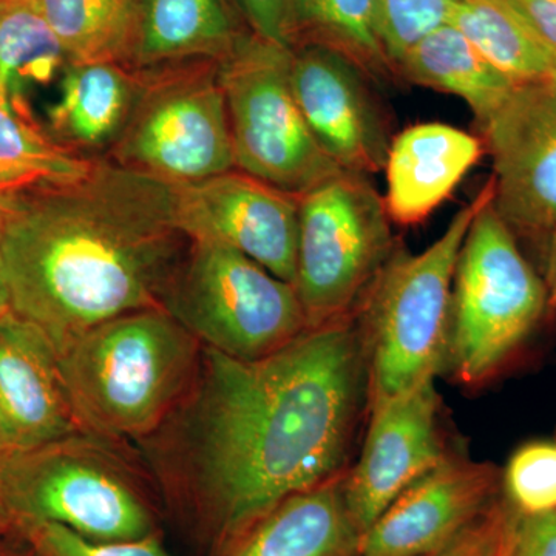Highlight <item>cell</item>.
<instances>
[{
  "label": "cell",
  "mask_w": 556,
  "mask_h": 556,
  "mask_svg": "<svg viewBox=\"0 0 556 556\" xmlns=\"http://www.w3.org/2000/svg\"><path fill=\"white\" fill-rule=\"evenodd\" d=\"M368 413L354 311L257 361L203 346L188 394L138 444L163 492L223 556L281 501L346 475Z\"/></svg>",
  "instance_id": "6da1fadb"
},
{
  "label": "cell",
  "mask_w": 556,
  "mask_h": 556,
  "mask_svg": "<svg viewBox=\"0 0 556 556\" xmlns=\"http://www.w3.org/2000/svg\"><path fill=\"white\" fill-rule=\"evenodd\" d=\"M189 240L177 185L94 159L86 177L21 193L0 240L11 309L56 350L164 294Z\"/></svg>",
  "instance_id": "7a4b0ae2"
},
{
  "label": "cell",
  "mask_w": 556,
  "mask_h": 556,
  "mask_svg": "<svg viewBox=\"0 0 556 556\" xmlns=\"http://www.w3.org/2000/svg\"><path fill=\"white\" fill-rule=\"evenodd\" d=\"M203 345L169 311H134L87 329L58 350L80 426L141 442L164 426L199 371Z\"/></svg>",
  "instance_id": "3957f363"
},
{
  "label": "cell",
  "mask_w": 556,
  "mask_h": 556,
  "mask_svg": "<svg viewBox=\"0 0 556 556\" xmlns=\"http://www.w3.org/2000/svg\"><path fill=\"white\" fill-rule=\"evenodd\" d=\"M126 442L72 434L0 459V511L17 535L39 522L93 541L159 535L148 466Z\"/></svg>",
  "instance_id": "277c9868"
},
{
  "label": "cell",
  "mask_w": 556,
  "mask_h": 556,
  "mask_svg": "<svg viewBox=\"0 0 556 556\" xmlns=\"http://www.w3.org/2000/svg\"><path fill=\"white\" fill-rule=\"evenodd\" d=\"M492 179L420 254L397 244L356 308L368 356L369 407L434 380L447 362L453 281Z\"/></svg>",
  "instance_id": "5b68a950"
},
{
  "label": "cell",
  "mask_w": 556,
  "mask_h": 556,
  "mask_svg": "<svg viewBox=\"0 0 556 556\" xmlns=\"http://www.w3.org/2000/svg\"><path fill=\"white\" fill-rule=\"evenodd\" d=\"M554 309L546 281L490 201L468 230L453 281L447 364L457 382L495 379Z\"/></svg>",
  "instance_id": "8992f818"
},
{
  "label": "cell",
  "mask_w": 556,
  "mask_h": 556,
  "mask_svg": "<svg viewBox=\"0 0 556 556\" xmlns=\"http://www.w3.org/2000/svg\"><path fill=\"white\" fill-rule=\"evenodd\" d=\"M163 308L201 345L241 361L270 356L311 328L294 285L211 241H189Z\"/></svg>",
  "instance_id": "52a82bcc"
},
{
  "label": "cell",
  "mask_w": 556,
  "mask_h": 556,
  "mask_svg": "<svg viewBox=\"0 0 556 556\" xmlns=\"http://www.w3.org/2000/svg\"><path fill=\"white\" fill-rule=\"evenodd\" d=\"M292 50L241 35L219 61L236 169L302 197L342 169L317 144L291 86Z\"/></svg>",
  "instance_id": "ba28073f"
},
{
  "label": "cell",
  "mask_w": 556,
  "mask_h": 556,
  "mask_svg": "<svg viewBox=\"0 0 556 556\" xmlns=\"http://www.w3.org/2000/svg\"><path fill=\"white\" fill-rule=\"evenodd\" d=\"M138 72L137 102L108 159L177 186L236 169L219 61Z\"/></svg>",
  "instance_id": "9c48e42d"
},
{
  "label": "cell",
  "mask_w": 556,
  "mask_h": 556,
  "mask_svg": "<svg viewBox=\"0 0 556 556\" xmlns=\"http://www.w3.org/2000/svg\"><path fill=\"white\" fill-rule=\"evenodd\" d=\"M396 247L369 177L342 172L299 197L294 288L309 327L354 313Z\"/></svg>",
  "instance_id": "30bf717a"
},
{
  "label": "cell",
  "mask_w": 556,
  "mask_h": 556,
  "mask_svg": "<svg viewBox=\"0 0 556 556\" xmlns=\"http://www.w3.org/2000/svg\"><path fill=\"white\" fill-rule=\"evenodd\" d=\"M478 126L492 156V206L546 281L556 308L555 94L546 80L517 84Z\"/></svg>",
  "instance_id": "8fae6325"
},
{
  "label": "cell",
  "mask_w": 556,
  "mask_h": 556,
  "mask_svg": "<svg viewBox=\"0 0 556 556\" xmlns=\"http://www.w3.org/2000/svg\"><path fill=\"white\" fill-rule=\"evenodd\" d=\"M177 223L189 241L237 249L294 285L299 197L232 169L177 186Z\"/></svg>",
  "instance_id": "7c38bea8"
},
{
  "label": "cell",
  "mask_w": 556,
  "mask_h": 556,
  "mask_svg": "<svg viewBox=\"0 0 556 556\" xmlns=\"http://www.w3.org/2000/svg\"><path fill=\"white\" fill-rule=\"evenodd\" d=\"M450 453L434 380L371 405L361 455L343 484L348 508L362 535Z\"/></svg>",
  "instance_id": "4fadbf2b"
},
{
  "label": "cell",
  "mask_w": 556,
  "mask_h": 556,
  "mask_svg": "<svg viewBox=\"0 0 556 556\" xmlns=\"http://www.w3.org/2000/svg\"><path fill=\"white\" fill-rule=\"evenodd\" d=\"M371 84L334 51L292 50V91L311 134L340 169L365 177L383 170L393 141Z\"/></svg>",
  "instance_id": "5bb4252c"
},
{
  "label": "cell",
  "mask_w": 556,
  "mask_h": 556,
  "mask_svg": "<svg viewBox=\"0 0 556 556\" xmlns=\"http://www.w3.org/2000/svg\"><path fill=\"white\" fill-rule=\"evenodd\" d=\"M503 471L452 452L383 511L362 535L358 556H428L503 495Z\"/></svg>",
  "instance_id": "9a60e30c"
},
{
  "label": "cell",
  "mask_w": 556,
  "mask_h": 556,
  "mask_svg": "<svg viewBox=\"0 0 556 556\" xmlns=\"http://www.w3.org/2000/svg\"><path fill=\"white\" fill-rule=\"evenodd\" d=\"M83 431L53 340L11 309L0 317V442L22 452Z\"/></svg>",
  "instance_id": "2e32d148"
},
{
  "label": "cell",
  "mask_w": 556,
  "mask_h": 556,
  "mask_svg": "<svg viewBox=\"0 0 556 556\" xmlns=\"http://www.w3.org/2000/svg\"><path fill=\"white\" fill-rule=\"evenodd\" d=\"M481 138L442 123L416 124L393 138L382 197L388 217L399 226L426 222L484 153Z\"/></svg>",
  "instance_id": "e0dca14e"
},
{
  "label": "cell",
  "mask_w": 556,
  "mask_h": 556,
  "mask_svg": "<svg viewBox=\"0 0 556 556\" xmlns=\"http://www.w3.org/2000/svg\"><path fill=\"white\" fill-rule=\"evenodd\" d=\"M345 475L281 501L223 556H358Z\"/></svg>",
  "instance_id": "ac0fdd59"
},
{
  "label": "cell",
  "mask_w": 556,
  "mask_h": 556,
  "mask_svg": "<svg viewBox=\"0 0 556 556\" xmlns=\"http://www.w3.org/2000/svg\"><path fill=\"white\" fill-rule=\"evenodd\" d=\"M139 87L138 70L116 62H72L61 76L60 100L49 110L51 137L76 152L112 149Z\"/></svg>",
  "instance_id": "d6986e66"
},
{
  "label": "cell",
  "mask_w": 556,
  "mask_h": 556,
  "mask_svg": "<svg viewBox=\"0 0 556 556\" xmlns=\"http://www.w3.org/2000/svg\"><path fill=\"white\" fill-rule=\"evenodd\" d=\"M137 36L130 68L148 70L193 60L223 61L236 30L223 0H135Z\"/></svg>",
  "instance_id": "ffe728a7"
},
{
  "label": "cell",
  "mask_w": 556,
  "mask_h": 556,
  "mask_svg": "<svg viewBox=\"0 0 556 556\" xmlns=\"http://www.w3.org/2000/svg\"><path fill=\"white\" fill-rule=\"evenodd\" d=\"M397 76L416 86L455 94L466 101L478 124L517 87L450 24L416 42L397 62Z\"/></svg>",
  "instance_id": "44dd1931"
},
{
  "label": "cell",
  "mask_w": 556,
  "mask_h": 556,
  "mask_svg": "<svg viewBox=\"0 0 556 556\" xmlns=\"http://www.w3.org/2000/svg\"><path fill=\"white\" fill-rule=\"evenodd\" d=\"M287 42L334 51L378 86L397 76L380 43L376 0H288Z\"/></svg>",
  "instance_id": "7402d4cb"
},
{
  "label": "cell",
  "mask_w": 556,
  "mask_h": 556,
  "mask_svg": "<svg viewBox=\"0 0 556 556\" xmlns=\"http://www.w3.org/2000/svg\"><path fill=\"white\" fill-rule=\"evenodd\" d=\"M93 160L47 134L25 100L0 98V195L78 181L89 174Z\"/></svg>",
  "instance_id": "603a6c76"
},
{
  "label": "cell",
  "mask_w": 556,
  "mask_h": 556,
  "mask_svg": "<svg viewBox=\"0 0 556 556\" xmlns=\"http://www.w3.org/2000/svg\"><path fill=\"white\" fill-rule=\"evenodd\" d=\"M447 24L514 83H544L548 78L555 54L510 0H459Z\"/></svg>",
  "instance_id": "cb8c5ba5"
},
{
  "label": "cell",
  "mask_w": 556,
  "mask_h": 556,
  "mask_svg": "<svg viewBox=\"0 0 556 556\" xmlns=\"http://www.w3.org/2000/svg\"><path fill=\"white\" fill-rule=\"evenodd\" d=\"M70 64L116 62L130 68L137 36L135 0H36Z\"/></svg>",
  "instance_id": "d4e9b609"
},
{
  "label": "cell",
  "mask_w": 556,
  "mask_h": 556,
  "mask_svg": "<svg viewBox=\"0 0 556 556\" xmlns=\"http://www.w3.org/2000/svg\"><path fill=\"white\" fill-rule=\"evenodd\" d=\"M70 64L36 0L0 5V98L25 100L30 86H47Z\"/></svg>",
  "instance_id": "484cf974"
},
{
  "label": "cell",
  "mask_w": 556,
  "mask_h": 556,
  "mask_svg": "<svg viewBox=\"0 0 556 556\" xmlns=\"http://www.w3.org/2000/svg\"><path fill=\"white\" fill-rule=\"evenodd\" d=\"M503 492L521 517L556 511V441L522 445L508 460Z\"/></svg>",
  "instance_id": "4316f807"
},
{
  "label": "cell",
  "mask_w": 556,
  "mask_h": 556,
  "mask_svg": "<svg viewBox=\"0 0 556 556\" xmlns=\"http://www.w3.org/2000/svg\"><path fill=\"white\" fill-rule=\"evenodd\" d=\"M459 0H376V28L388 60L397 62L428 33L447 24Z\"/></svg>",
  "instance_id": "83f0119b"
},
{
  "label": "cell",
  "mask_w": 556,
  "mask_h": 556,
  "mask_svg": "<svg viewBox=\"0 0 556 556\" xmlns=\"http://www.w3.org/2000/svg\"><path fill=\"white\" fill-rule=\"evenodd\" d=\"M31 556H169L159 535L129 541H93L51 522L25 527L21 532Z\"/></svg>",
  "instance_id": "f1b7e54d"
},
{
  "label": "cell",
  "mask_w": 556,
  "mask_h": 556,
  "mask_svg": "<svg viewBox=\"0 0 556 556\" xmlns=\"http://www.w3.org/2000/svg\"><path fill=\"white\" fill-rule=\"evenodd\" d=\"M521 515L501 496L492 507L428 556H511Z\"/></svg>",
  "instance_id": "f546056e"
},
{
  "label": "cell",
  "mask_w": 556,
  "mask_h": 556,
  "mask_svg": "<svg viewBox=\"0 0 556 556\" xmlns=\"http://www.w3.org/2000/svg\"><path fill=\"white\" fill-rule=\"evenodd\" d=\"M239 3L254 35L288 47V0H239Z\"/></svg>",
  "instance_id": "4dcf8cb0"
},
{
  "label": "cell",
  "mask_w": 556,
  "mask_h": 556,
  "mask_svg": "<svg viewBox=\"0 0 556 556\" xmlns=\"http://www.w3.org/2000/svg\"><path fill=\"white\" fill-rule=\"evenodd\" d=\"M511 556H556V511L521 517Z\"/></svg>",
  "instance_id": "1f68e13d"
},
{
  "label": "cell",
  "mask_w": 556,
  "mask_h": 556,
  "mask_svg": "<svg viewBox=\"0 0 556 556\" xmlns=\"http://www.w3.org/2000/svg\"><path fill=\"white\" fill-rule=\"evenodd\" d=\"M510 3L556 56V0H510Z\"/></svg>",
  "instance_id": "d6a6232c"
},
{
  "label": "cell",
  "mask_w": 556,
  "mask_h": 556,
  "mask_svg": "<svg viewBox=\"0 0 556 556\" xmlns=\"http://www.w3.org/2000/svg\"><path fill=\"white\" fill-rule=\"evenodd\" d=\"M11 311V292L9 280H7L5 269H3L2 260H0V317L5 316Z\"/></svg>",
  "instance_id": "836d02e7"
},
{
  "label": "cell",
  "mask_w": 556,
  "mask_h": 556,
  "mask_svg": "<svg viewBox=\"0 0 556 556\" xmlns=\"http://www.w3.org/2000/svg\"><path fill=\"white\" fill-rule=\"evenodd\" d=\"M16 197L0 195V240H2L3 230H5L7 226V219H9L11 207H13Z\"/></svg>",
  "instance_id": "e575fe53"
},
{
  "label": "cell",
  "mask_w": 556,
  "mask_h": 556,
  "mask_svg": "<svg viewBox=\"0 0 556 556\" xmlns=\"http://www.w3.org/2000/svg\"><path fill=\"white\" fill-rule=\"evenodd\" d=\"M17 535L16 530L11 527L9 519L3 517L2 511H0V556L5 555L3 552V544L9 540L10 536Z\"/></svg>",
  "instance_id": "d590c367"
},
{
  "label": "cell",
  "mask_w": 556,
  "mask_h": 556,
  "mask_svg": "<svg viewBox=\"0 0 556 556\" xmlns=\"http://www.w3.org/2000/svg\"><path fill=\"white\" fill-rule=\"evenodd\" d=\"M546 83L547 86L551 87L552 93H554L556 98V56L554 65H552L551 73H548V78L546 79Z\"/></svg>",
  "instance_id": "8d00e7d4"
},
{
  "label": "cell",
  "mask_w": 556,
  "mask_h": 556,
  "mask_svg": "<svg viewBox=\"0 0 556 556\" xmlns=\"http://www.w3.org/2000/svg\"><path fill=\"white\" fill-rule=\"evenodd\" d=\"M7 453H9V450H7L5 447H3V444L2 442H0V459H2L3 456L7 455Z\"/></svg>",
  "instance_id": "74e56055"
},
{
  "label": "cell",
  "mask_w": 556,
  "mask_h": 556,
  "mask_svg": "<svg viewBox=\"0 0 556 556\" xmlns=\"http://www.w3.org/2000/svg\"><path fill=\"white\" fill-rule=\"evenodd\" d=\"M9 2H13V0H0V5H2V3H9Z\"/></svg>",
  "instance_id": "f35d334b"
},
{
  "label": "cell",
  "mask_w": 556,
  "mask_h": 556,
  "mask_svg": "<svg viewBox=\"0 0 556 556\" xmlns=\"http://www.w3.org/2000/svg\"><path fill=\"white\" fill-rule=\"evenodd\" d=\"M3 556H11V555H3Z\"/></svg>",
  "instance_id": "ab89813d"
}]
</instances>
